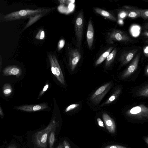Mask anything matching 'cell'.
Returning <instances> with one entry per match:
<instances>
[{
  "instance_id": "cell-1",
  "label": "cell",
  "mask_w": 148,
  "mask_h": 148,
  "mask_svg": "<svg viewBox=\"0 0 148 148\" xmlns=\"http://www.w3.org/2000/svg\"><path fill=\"white\" fill-rule=\"evenodd\" d=\"M54 8H41L35 10H22L7 14L4 16L3 19L5 21H6L30 19L38 14L51 12L53 10Z\"/></svg>"
},
{
  "instance_id": "cell-2",
  "label": "cell",
  "mask_w": 148,
  "mask_h": 148,
  "mask_svg": "<svg viewBox=\"0 0 148 148\" xmlns=\"http://www.w3.org/2000/svg\"><path fill=\"white\" fill-rule=\"evenodd\" d=\"M59 122L53 117L48 125L44 129L36 132L33 135L34 141L39 148H47V139L51 131L58 126Z\"/></svg>"
},
{
  "instance_id": "cell-3",
  "label": "cell",
  "mask_w": 148,
  "mask_h": 148,
  "mask_svg": "<svg viewBox=\"0 0 148 148\" xmlns=\"http://www.w3.org/2000/svg\"><path fill=\"white\" fill-rule=\"evenodd\" d=\"M48 56L52 74L61 84L65 85V82L63 75L56 56L50 53L48 54Z\"/></svg>"
},
{
  "instance_id": "cell-4",
  "label": "cell",
  "mask_w": 148,
  "mask_h": 148,
  "mask_svg": "<svg viewBox=\"0 0 148 148\" xmlns=\"http://www.w3.org/2000/svg\"><path fill=\"white\" fill-rule=\"evenodd\" d=\"M106 40L109 44H113L114 41L127 42L132 41V39L123 31L114 29L108 33Z\"/></svg>"
},
{
  "instance_id": "cell-5",
  "label": "cell",
  "mask_w": 148,
  "mask_h": 148,
  "mask_svg": "<svg viewBox=\"0 0 148 148\" xmlns=\"http://www.w3.org/2000/svg\"><path fill=\"white\" fill-rule=\"evenodd\" d=\"M84 19L83 12L80 11L76 17L75 21V35L77 45L80 48L81 44L83 33Z\"/></svg>"
},
{
  "instance_id": "cell-6",
  "label": "cell",
  "mask_w": 148,
  "mask_h": 148,
  "mask_svg": "<svg viewBox=\"0 0 148 148\" xmlns=\"http://www.w3.org/2000/svg\"><path fill=\"white\" fill-rule=\"evenodd\" d=\"M112 86V83L110 82L101 86L91 96L90 98L91 101L95 104H99L110 90Z\"/></svg>"
},
{
  "instance_id": "cell-7",
  "label": "cell",
  "mask_w": 148,
  "mask_h": 148,
  "mask_svg": "<svg viewBox=\"0 0 148 148\" xmlns=\"http://www.w3.org/2000/svg\"><path fill=\"white\" fill-rule=\"evenodd\" d=\"M128 115L141 118L148 116V108L143 105L134 107L127 112Z\"/></svg>"
},
{
  "instance_id": "cell-8",
  "label": "cell",
  "mask_w": 148,
  "mask_h": 148,
  "mask_svg": "<svg viewBox=\"0 0 148 148\" xmlns=\"http://www.w3.org/2000/svg\"><path fill=\"white\" fill-rule=\"evenodd\" d=\"M81 58V54L77 49H71L69 52V65L70 69L73 71L75 68Z\"/></svg>"
},
{
  "instance_id": "cell-9",
  "label": "cell",
  "mask_w": 148,
  "mask_h": 148,
  "mask_svg": "<svg viewBox=\"0 0 148 148\" xmlns=\"http://www.w3.org/2000/svg\"><path fill=\"white\" fill-rule=\"evenodd\" d=\"M48 108L46 103L37 105H25L15 107L14 108L16 110L26 112H34L43 110Z\"/></svg>"
},
{
  "instance_id": "cell-10",
  "label": "cell",
  "mask_w": 148,
  "mask_h": 148,
  "mask_svg": "<svg viewBox=\"0 0 148 148\" xmlns=\"http://www.w3.org/2000/svg\"><path fill=\"white\" fill-rule=\"evenodd\" d=\"M140 55V53H138L137 54L127 69L122 75V78H125L128 77L136 69L138 66Z\"/></svg>"
},
{
  "instance_id": "cell-11",
  "label": "cell",
  "mask_w": 148,
  "mask_h": 148,
  "mask_svg": "<svg viewBox=\"0 0 148 148\" xmlns=\"http://www.w3.org/2000/svg\"><path fill=\"white\" fill-rule=\"evenodd\" d=\"M102 116L107 130L110 133L114 134L116 130V125L114 120L108 114L105 112L103 114Z\"/></svg>"
},
{
  "instance_id": "cell-12",
  "label": "cell",
  "mask_w": 148,
  "mask_h": 148,
  "mask_svg": "<svg viewBox=\"0 0 148 148\" xmlns=\"http://www.w3.org/2000/svg\"><path fill=\"white\" fill-rule=\"evenodd\" d=\"M22 73L21 69L15 66H11L5 68L3 70L4 76L16 75L19 76Z\"/></svg>"
},
{
  "instance_id": "cell-13",
  "label": "cell",
  "mask_w": 148,
  "mask_h": 148,
  "mask_svg": "<svg viewBox=\"0 0 148 148\" xmlns=\"http://www.w3.org/2000/svg\"><path fill=\"white\" fill-rule=\"evenodd\" d=\"M94 30L92 21L90 20L88 23L86 33V40L89 48H92L94 40Z\"/></svg>"
},
{
  "instance_id": "cell-14",
  "label": "cell",
  "mask_w": 148,
  "mask_h": 148,
  "mask_svg": "<svg viewBox=\"0 0 148 148\" xmlns=\"http://www.w3.org/2000/svg\"><path fill=\"white\" fill-rule=\"evenodd\" d=\"M138 50L134 49L130 50L123 54L121 56L120 60L123 64H125L133 59Z\"/></svg>"
},
{
  "instance_id": "cell-15",
  "label": "cell",
  "mask_w": 148,
  "mask_h": 148,
  "mask_svg": "<svg viewBox=\"0 0 148 148\" xmlns=\"http://www.w3.org/2000/svg\"><path fill=\"white\" fill-rule=\"evenodd\" d=\"M95 11L97 13L111 20L116 21V18L108 12L98 8H94Z\"/></svg>"
},
{
  "instance_id": "cell-16",
  "label": "cell",
  "mask_w": 148,
  "mask_h": 148,
  "mask_svg": "<svg viewBox=\"0 0 148 148\" xmlns=\"http://www.w3.org/2000/svg\"><path fill=\"white\" fill-rule=\"evenodd\" d=\"M113 48L112 47H110L104 52L96 61L95 65L97 66L106 60L109 54L112 51Z\"/></svg>"
},
{
  "instance_id": "cell-17",
  "label": "cell",
  "mask_w": 148,
  "mask_h": 148,
  "mask_svg": "<svg viewBox=\"0 0 148 148\" xmlns=\"http://www.w3.org/2000/svg\"><path fill=\"white\" fill-rule=\"evenodd\" d=\"M121 92V89L118 88L116 89L113 94L101 106H103L111 103L115 100L118 97Z\"/></svg>"
},
{
  "instance_id": "cell-18",
  "label": "cell",
  "mask_w": 148,
  "mask_h": 148,
  "mask_svg": "<svg viewBox=\"0 0 148 148\" xmlns=\"http://www.w3.org/2000/svg\"><path fill=\"white\" fill-rule=\"evenodd\" d=\"M116 48H114L110 53L106 59L105 66L106 68L109 67L113 62L116 53Z\"/></svg>"
},
{
  "instance_id": "cell-19",
  "label": "cell",
  "mask_w": 148,
  "mask_h": 148,
  "mask_svg": "<svg viewBox=\"0 0 148 148\" xmlns=\"http://www.w3.org/2000/svg\"><path fill=\"white\" fill-rule=\"evenodd\" d=\"M127 15L129 17L132 18H135L141 17L140 9L135 8L129 10L127 14Z\"/></svg>"
},
{
  "instance_id": "cell-20",
  "label": "cell",
  "mask_w": 148,
  "mask_h": 148,
  "mask_svg": "<svg viewBox=\"0 0 148 148\" xmlns=\"http://www.w3.org/2000/svg\"><path fill=\"white\" fill-rule=\"evenodd\" d=\"M49 12H45L37 15L29 19V22L27 23L23 29V30L26 29L27 27L30 26L32 24L35 22L43 16Z\"/></svg>"
},
{
  "instance_id": "cell-21",
  "label": "cell",
  "mask_w": 148,
  "mask_h": 148,
  "mask_svg": "<svg viewBox=\"0 0 148 148\" xmlns=\"http://www.w3.org/2000/svg\"><path fill=\"white\" fill-rule=\"evenodd\" d=\"M12 89L10 84L8 83L5 84L3 86V92L6 96L10 95L12 92Z\"/></svg>"
},
{
  "instance_id": "cell-22",
  "label": "cell",
  "mask_w": 148,
  "mask_h": 148,
  "mask_svg": "<svg viewBox=\"0 0 148 148\" xmlns=\"http://www.w3.org/2000/svg\"><path fill=\"white\" fill-rule=\"evenodd\" d=\"M54 130H52L49 134V148H52L55 140Z\"/></svg>"
},
{
  "instance_id": "cell-23",
  "label": "cell",
  "mask_w": 148,
  "mask_h": 148,
  "mask_svg": "<svg viewBox=\"0 0 148 148\" xmlns=\"http://www.w3.org/2000/svg\"><path fill=\"white\" fill-rule=\"evenodd\" d=\"M45 36L44 31L41 29L39 31L35 36V38L38 40H43L45 38Z\"/></svg>"
},
{
  "instance_id": "cell-24",
  "label": "cell",
  "mask_w": 148,
  "mask_h": 148,
  "mask_svg": "<svg viewBox=\"0 0 148 148\" xmlns=\"http://www.w3.org/2000/svg\"><path fill=\"white\" fill-rule=\"evenodd\" d=\"M141 17L143 19H148V9H140Z\"/></svg>"
},
{
  "instance_id": "cell-25",
  "label": "cell",
  "mask_w": 148,
  "mask_h": 148,
  "mask_svg": "<svg viewBox=\"0 0 148 148\" xmlns=\"http://www.w3.org/2000/svg\"><path fill=\"white\" fill-rule=\"evenodd\" d=\"M79 104H72L68 106L65 109V112L71 111L73 109L76 108L79 106Z\"/></svg>"
},
{
  "instance_id": "cell-26",
  "label": "cell",
  "mask_w": 148,
  "mask_h": 148,
  "mask_svg": "<svg viewBox=\"0 0 148 148\" xmlns=\"http://www.w3.org/2000/svg\"><path fill=\"white\" fill-rule=\"evenodd\" d=\"M139 96H148V87H147L140 91Z\"/></svg>"
},
{
  "instance_id": "cell-27",
  "label": "cell",
  "mask_w": 148,
  "mask_h": 148,
  "mask_svg": "<svg viewBox=\"0 0 148 148\" xmlns=\"http://www.w3.org/2000/svg\"><path fill=\"white\" fill-rule=\"evenodd\" d=\"M65 43V40L64 39L60 40L58 45V48L59 50H61L64 47Z\"/></svg>"
},
{
  "instance_id": "cell-28",
  "label": "cell",
  "mask_w": 148,
  "mask_h": 148,
  "mask_svg": "<svg viewBox=\"0 0 148 148\" xmlns=\"http://www.w3.org/2000/svg\"><path fill=\"white\" fill-rule=\"evenodd\" d=\"M49 86L48 84H46L44 86L42 90L40 92L39 95L38 96V99L47 90Z\"/></svg>"
},
{
  "instance_id": "cell-29",
  "label": "cell",
  "mask_w": 148,
  "mask_h": 148,
  "mask_svg": "<svg viewBox=\"0 0 148 148\" xmlns=\"http://www.w3.org/2000/svg\"><path fill=\"white\" fill-rule=\"evenodd\" d=\"M104 148H127L125 147L119 145H108Z\"/></svg>"
},
{
  "instance_id": "cell-30",
  "label": "cell",
  "mask_w": 148,
  "mask_h": 148,
  "mask_svg": "<svg viewBox=\"0 0 148 148\" xmlns=\"http://www.w3.org/2000/svg\"><path fill=\"white\" fill-rule=\"evenodd\" d=\"M62 143L64 148H71L69 142L67 140H64Z\"/></svg>"
},
{
  "instance_id": "cell-31",
  "label": "cell",
  "mask_w": 148,
  "mask_h": 148,
  "mask_svg": "<svg viewBox=\"0 0 148 148\" xmlns=\"http://www.w3.org/2000/svg\"><path fill=\"white\" fill-rule=\"evenodd\" d=\"M97 121L98 124L99 126L103 127H105V126L103 123L100 118H98L97 119Z\"/></svg>"
},
{
  "instance_id": "cell-32",
  "label": "cell",
  "mask_w": 148,
  "mask_h": 148,
  "mask_svg": "<svg viewBox=\"0 0 148 148\" xmlns=\"http://www.w3.org/2000/svg\"><path fill=\"white\" fill-rule=\"evenodd\" d=\"M143 52L145 56L148 57V46H145L144 47Z\"/></svg>"
},
{
  "instance_id": "cell-33",
  "label": "cell",
  "mask_w": 148,
  "mask_h": 148,
  "mask_svg": "<svg viewBox=\"0 0 148 148\" xmlns=\"http://www.w3.org/2000/svg\"><path fill=\"white\" fill-rule=\"evenodd\" d=\"M142 29L144 30L148 29V22L144 24L142 27Z\"/></svg>"
},
{
  "instance_id": "cell-34",
  "label": "cell",
  "mask_w": 148,
  "mask_h": 148,
  "mask_svg": "<svg viewBox=\"0 0 148 148\" xmlns=\"http://www.w3.org/2000/svg\"><path fill=\"white\" fill-rule=\"evenodd\" d=\"M7 148H17L16 146L14 144H12L9 145Z\"/></svg>"
},
{
  "instance_id": "cell-35",
  "label": "cell",
  "mask_w": 148,
  "mask_h": 148,
  "mask_svg": "<svg viewBox=\"0 0 148 148\" xmlns=\"http://www.w3.org/2000/svg\"><path fill=\"white\" fill-rule=\"evenodd\" d=\"M0 114L1 117H3L4 114L3 113V111L2 110V109H1V107L0 106Z\"/></svg>"
},
{
  "instance_id": "cell-36",
  "label": "cell",
  "mask_w": 148,
  "mask_h": 148,
  "mask_svg": "<svg viewBox=\"0 0 148 148\" xmlns=\"http://www.w3.org/2000/svg\"><path fill=\"white\" fill-rule=\"evenodd\" d=\"M145 140L146 142L148 144V137L145 138Z\"/></svg>"
},
{
  "instance_id": "cell-37",
  "label": "cell",
  "mask_w": 148,
  "mask_h": 148,
  "mask_svg": "<svg viewBox=\"0 0 148 148\" xmlns=\"http://www.w3.org/2000/svg\"><path fill=\"white\" fill-rule=\"evenodd\" d=\"M146 74L148 75V65L147 66L146 69Z\"/></svg>"
},
{
  "instance_id": "cell-38",
  "label": "cell",
  "mask_w": 148,
  "mask_h": 148,
  "mask_svg": "<svg viewBox=\"0 0 148 148\" xmlns=\"http://www.w3.org/2000/svg\"><path fill=\"white\" fill-rule=\"evenodd\" d=\"M145 42L146 43L148 44V38L145 41Z\"/></svg>"
}]
</instances>
